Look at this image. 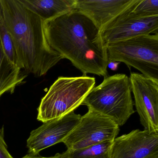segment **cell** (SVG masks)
Returning <instances> with one entry per match:
<instances>
[{
	"instance_id": "obj_9",
	"label": "cell",
	"mask_w": 158,
	"mask_h": 158,
	"mask_svg": "<svg viewBox=\"0 0 158 158\" xmlns=\"http://www.w3.org/2000/svg\"><path fill=\"white\" fill-rule=\"evenodd\" d=\"M81 116L74 111L60 118L45 122L33 130L27 141L29 154L38 155L45 149L62 142L77 124Z\"/></svg>"
},
{
	"instance_id": "obj_2",
	"label": "cell",
	"mask_w": 158,
	"mask_h": 158,
	"mask_svg": "<svg viewBox=\"0 0 158 158\" xmlns=\"http://www.w3.org/2000/svg\"><path fill=\"white\" fill-rule=\"evenodd\" d=\"M20 67L37 77L46 74L62 56L49 45L45 22L19 0H0Z\"/></svg>"
},
{
	"instance_id": "obj_15",
	"label": "cell",
	"mask_w": 158,
	"mask_h": 158,
	"mask_svg": "<svg viewBox=\"0 0 158 158\" xmlns=\"http://www.w3.org/2000/svg\"><path fill=\"white\" fill-rule=\"evenodd\" d=\"M0 40L8 57L13 63L20 67L19 60L14 46L12 39L6 25L1 2L0 1Z\"/></svg>"
},
{
	"instance_id": "obj_11",
	"label": "cell",
	"mask_w": 158,
	"mask_h": 158,
	"mask_svg": "<svg viewBox=\"0 0 158 158\" xmlns=\"http://www.w3.org/2000/svg\"><path fill=\"white\" fill-rule=\"evenodd\" d=\"M136 0H76L75 9L88 17L101 30Z\"/></svg>"
},
{
	"instance_id": "obj_6",
	"label": "cell",
	"mask_w": 158,
	"mask_h": 158,
	"mask_svg": "<svg viewBox=\"0 0 158 158\" xmlns=\"http://www.w3.org/2000/svg\"><path fill=\"white\" fill-rule=\"evenodd\" d=\"M119 131V127L111 119L88 110L62 143L67 149H80L106 141H113Z\"/></svg>"
},
{
	"instance_id": "obj_16",
	"label": "cell",
	"mask_w": 158,
	"mask_h": 158,
	"mask_svg": "<svg viewBox=\"0 0 158 158\" xmlns=\"http://www.w3.org/2000/svg\"><path fill=\"white\" fill-rule=\"evenodd\" d=\"M134 15L139 17L158 15V0H137L131 7Z\"/></svg>"
},
{
	"instance_id": "obj_1",
	"label": "cell",
	"mask_w": 158,
	"mask_h": 158,
	"mask_svg": "<svg viewBox=\"0 0 158 158\" xmlns=\"http://www.w3.org/2000/svg\"><path fill=\"white\" fill-rule=\"evenodd\" d=\"M51 48L82 72L108 76L107 49L101 31L85 15L74 10L44 23Z\"/></svg>"
},
{
	"instance_id": "obj_4",
	"label": "cell",
	"mask_w": 158,
	"mask_h": 158,
	"mask_svg": "<svg viewBox=\"0 0 158 158\" xmlns=\"http://www.w3.org/2000/svg\"><path fill=\"white\" fill-rule=\"evenodd\" d=\"M95 77H60L40 102L37 120L45 123L74 111L95 87Z\"/></svg>"
},
{
	"instance_id": "obj_10",
	"label": "cell",
	"mask_w": 158,
	"mask_h": 158,
	"mask_svg": "<svg viewBox=\"0 0 158 158\" xmlns=\"http://www.w3.org/2000/svg\"><path fill=\"white\" fill-rule=\"evenodd\" d=\"M111 158H158V134L137 129L115 138Z\"/></svg>"
},
{
	"instance_id": "obj_17",
	"label": "cell",
	"mask_w": 158,
	"mask_h": 158,
	"mask_svg": "<svg viewBox=\"0 0 158 158\" xmlns=\"http://www.w3.org/2000/svg\"><path fill=\"white\" fill-rule=\"evenodd\" d=\"M0 158H14L8 150L4 139V128L0 129Z\"/></svg>"
},
{
	"instance_id": "obj_13",
	"label": "cell",
	"mask_w": 158,
	"mask_h": 158,
	"mask_svg": "<svg viewBox=\"0 0 158 158\" xmlns=\"http://www.w3.org/2000/svg\"><path fill=\"white\" fill-rule=\"evenodd\" d=\"M22 69L7 56L0 40V98L7 92L13 93L24 79Z\"/></svg>"
},
{
	"instance_id": "obj_7",
	"label": "cell",
	"mask_w": 158,
	"mask_h": 158,
	"mask_svg": "<svg viewBox=\"0 0 158 158\" xmlns=\"http://www.w3.org/2000/svg\"><path fill=\"white\" fill-rule=\"evenodd\" d=\"M133 4L101 30L105 46L141 35L158 34V15L142 17L134 15L131 11Z\"/></svg>"
},
{
	"instance_id": "obj_12",
	"label": "cell",
	"mask_w": 158,
	"mask_h": 158,
	"mask_svg": "<svg viewBox=\"0 0 158 158\" xmlns=\"http://www.w3.org/2000/svg\"><path fill=\"white\" fill-rule=\"evenodd\" d=\"M29 10L44 22L50 21L74 10L76 0H19Z\"/></svg>"
},
{
	"instance_id": "obj_18",
	"label": "cell",
	"mask_w": 158,
	"mask_h": 158,
	"mask_svg": "<svg viewBox=\"0 0 158 158\" xmlns=\"http://www.w3.org/2000/svg\"><path fill=\"white\" fill-rule=\"evenodd\" d=\"M22 158H60L59 156H58V154H56L55 156H53V157H41V156H38V155H31V154H27V155H26L24 157H23Z\"/></svg>"
},
{
	"instance_id": "obj_3",
	"label": "cell",
	"mask_w": 158,
	"mask_h": 158,
	"mask_svg": "<svg viewBox=\"0 0 158 158\" xmlns=\"http://www.w3.org/2000/svg\"><path fill=\"white\" fill-rule=\"evenodd\" d=\"M131 93L129 77L116 74L104 77L101 84L91 89L82 105L122 126L135 112Z\"/></svg>"
},
{
	"instance_id": "obj_5",
	"label": "cell",
	"mask_w": 158,
	"mask_h": 158,
	"mask_svg": "<svg viewBox=\"0 0 158 158\" xmlns=\"http://www.w3.org/2000/svg\"><path fill=\"white\" fill-rule=\"evenodd\" d=\"M106 47L109 64L124 63L158 82V34L141 35Z\"/></svg>"
},
{
	"instance_id": "obj_14",
	"label": "cell",
	"mask_w": 158,
	"mask_h": 158,
	"mask_svg": "<svg viewBox=\"0 0 158 158\" xmlns=\"http://www.w3.org/2000/svg\"><path fill=\"white\" fill-rule=\"evenodd\" d=\"M113 142L106 141L80 149L58 153L60 158H111Z\"/></svg>"
},
{
	"instance_id": "obj_8",
	"label": "cell",
	"mask_w": 158,
	"mask_h": 158,
	"mask_svg": "<svg viewBox=\"0 0 158 158\" xmlns=\"http://www.w3.org/2000/svg\"><path fill=\"white\" fill-rule=\"evenodd\" d=\"M129 79L141 124L158 134V82L137 73H131Z\"/></svg>"
}]
</instances>
